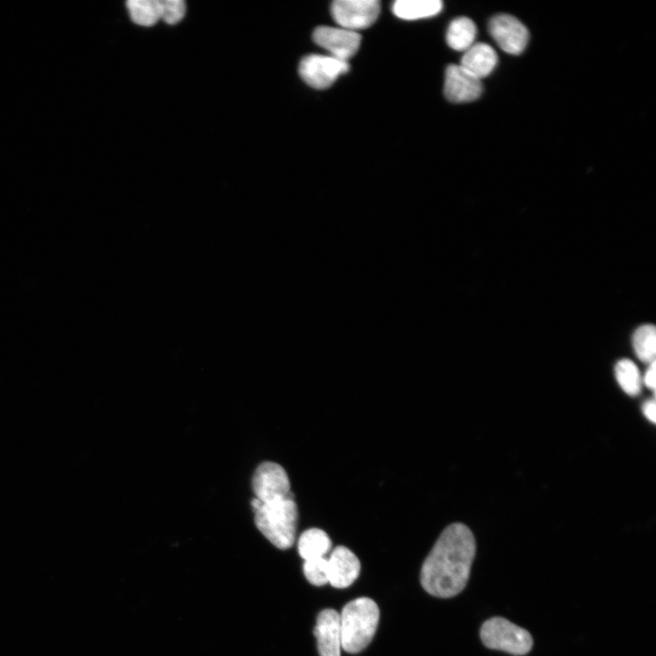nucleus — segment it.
I'll return each instance as SVG.
<instances>
[{"label": "nucleus", "mask_w": 656, "mask_h": 656, "mask_svg": "<svg viewBox=\"0 0 656 656\" xmlns=\"http://www.w3.org/2000/svg\"><path fill=\"white\" fill-rule=\"evenodd\" d=\"M476 553V540L470 528L453 523L440 534L425 558L420 582L432 596L451 598L466 587Z\"/></svg>", "instance_id": "obj_1"}, {"label": "nucleus", "mask_w": 656, "mask_h": 656, "mask_svg": "<svg viewBox=\"0 0 656 656\" xmlns=\"http://www.w3.org/2000/svg\"><path fill=\"white\" fill-rule=\"evenodd\" d=\"M251 505L260 532L276 548H290L295 540L298 522L294 494L290 492L265 501L253 497Z\"/></svg>", "instance_id": "obj_2"}, {"label": "nucleus", "mask_w": 656, "mask_h": 656, "mask_svg": "<svg viewBox=\"0 0 656 656\" xmlns=\"http://www.w3.org/2000/svg\"><path fill=\"white\" fill-rule=\"evenodd\" d=\"M340 614L342 649L357 653L372 641L379 622V608L367 597L356 598L346 603Z\"/></svg>", "instance_id": "obj_3"}, {"label": "nucleus", "mask_w": 656, "mask_h": 656, "mask_svg": "<svg viewBox=\"0 0 656 656\" xmlns=\"http://www.w3.org/2000/svg\"><path fill=\"white\" fill-rule=\"evenodd\" d=\"M480 639L487 648L515 656L528 653L533 646V639L527 630L502 617L486 620L480 629Z\"/></svg>", "instance_id": "obj_4"}, {"label": "nucleus", "mask_w": 656, "mask_h": 656, "mask_svg": "<svg viewBox=\"0 0 656 656\" xmlns=\"http://www.w3.org/2000/svg\"><path fill=\"white\" fill-rule=\"evenodd\" d=\"M349 70V63L331 56L312 54L304 56L299 65L302 79L316 89L330 87L339 76Z\"/></svg>", "instance_id": "obj_5"}, {"label": "nucleus", "mask_w": 656, "mask_h": 656, "mask_svg": "<svg viewBox=\"0 0 656 656\" xmlns=\"http://www.w3.org/2000/svg\"><path fill=\"white\" fill-rule=\"evenodd\" d=\"M331 14L340 27L355 31L371 26L380 14L377 0H335Z\"/></svg>", "instance_id": "obj_6"}, {"label": "nucleus", "mask_w": 656, "mask_h": 656, "mask_svg": "<svg viewBox=\"0 0 656 656\" xmlns=\"http://www.w3.org/2000/svg\"><path fill=\"white\" fill-rule=\"evenodd\" d=\"M488 32L497 46L510 55L522 53L529 38L527 27L507 14L494 15L488 23Z\"/></svg>", "instance_id": "obj_7"}, {"label": "nucleus", "mask_w": 656, "mask_h": 656, "mask_svg": "<svg viewBox=\"0 0 656 656\" xmlns=\"http://www.w3.org/2000/svg\"><path fill=\"white\" fill-rule=\"evenodd\" d=\"M313 39L329 56L348 62L360 46L361 35L343 27L322 26L314 29Z\"/></svg>", "instance_id": "obj_8"}, {"label": "nucleus", "mask_w": 656, "mask_h": 656, "mask_svg": "<svg viewBox=\"0 0 656 656\" xmlns=\"http://www.w3.org/2000/svg\"><path fill=\"white\" fill-rule=\"evenodd\" d=\"M254 498L265 501L292 492L289 477L284 468L274 462L259 465L252 477Z\"/></svg>", "instance_id": "obj_9"}, {"label": "nucleus", "mask_w": 656, "mask_h": 656, "mask_svg": "<svg viewBox=\"0 0 656 656\" xmlns=\"http://www.w3.org/2000/svg\"><path fill=\"white\" fill-rule=\"evenodd\" d=\"M483 90L481 79L460 65H449L445 75L444 93L453 103L471 102L477 99Z\"/></svg>", "instance_id": "obj_10"}, {"label": "nucleus", "mask_w": 656, "mask_h": 656, "mask_svg": "<svg viewBox=\"0 0 656 656\" xmlns=\"http://www.w3.org/2000/svg\"><path fill=\"white\" fill-rule=\"evenodd\" d=\"M329 583L336 589L352 585L358 578L361 564L355 554L344 546H337L327 558Z\"/></svg>", "instance_id": "obj_11"}, {"label": "nucleus", "mask_w": 656, "mask_h": 656, "mask_svg": "<svg viewBox=\"0 0 656 656\" xmlns=\"http://www.w3.org/2000/svg\"><path fill=\"white\" fill-rule=\"evenodd\" d=\"M313 634L317 640L320 656H341L340 614L335 610L324 609L319 612Z\"/></svg>", "instance_id": "obj_12"}, {"label": "nucleus", "mask_w": 656, "mask_h": 656, "mask_svg": "<svg viewBox=\"0 0 656 656\" xmlns=\"http://www.w3.org/2000/svg\"><path fill=\"white\" fill-rule=\"evenodd\" d=\"M497 64L495 49L486 43H476L464 52L460 66L476 77H487Z\"/></svg>", "instance_id": "obj_13"}, {"label": "nucleus", "mask_w": 656, "mask_h": 656, "mask_svg": "<svg viewBox=\"0 0 656 656\" xmlns=\"http://www.w3.org/2000/svg\"><path fill=\"white\" fill-rule=\"evenodd\" d=\"M442 9L443 3L440 0H397L392 6L395 15L405 20L431 17Z\"/></svg>", "instance_id": "obj_14"}, {"label": "nucleus", "mask_w": 656, "mask_h": 656, "mask_svg": "<svg viewBox=\"0 0 656 656\" xmlns=\"http://www.w3.org/2000/svg\"><path fill=\"white\" fill-rule=\"evenodd\" d=\"M331 548L329 536L320 528H309L298 539V552L304 560L325 557Z\"/></svg>", "instance_id": "obj_15"}, {"label": "nucleus", "mask_w": 656, "mask_h": 656, "mask_svg": "<svg viewBox=\"0 0 656 656\" xmlns=\"http://www.w3.org/2000/svg\"><path fill=\"white\" fill-rule=\"evenodd\" d=\"M477 26L473 20L466 16L452 20L446 31L447 45L456 51H466L475 43Z\"/></svg>", "instance_id": "obj_16"}, {"label": "nucleus", "mask_w": 656, "mask_h": 656, "mask_svg": "<svg viewBox=\"0 0 656 656\" xmlns=\"http://www.w3.org/2000/svg\"><path fill=\"white\" fill-rule=\"evenodd\" d=\"M131 20L142 26H151L160 19L159 0H128L126 3Z\"/></svg>", "instance_id": "obj_17"}, {"label": "nucleus", "mask_w": 656, "mask_h": 656, "mask_svg": "<svg viewBox=\"0 0 656 656\" xmlns=\"http://www.w3.org/2000/svg\"><path fill=\"white\" fill-rule=\"evenodd\" d=\"M633 348L636 355L644 363L651 364L655 361L656 331L651 324L640 326L633 334Z\"/></svg>", "instance_id": "obj_18"}, {"label": "nucleus", "mask_w": 656, "mask_h": 656, "mask_svg": "<svg viewBox=\"0 0 656 656\" xmlns=\"http://www.w3.org/2000/svg\"><path fill=\"white\" fill-rule=\"evenodd\" d=\"M615 376L621 389L635 396L641 391V375L636 364L629 359H621L615 365Z\"/></svg>", "instance_id": "obj_19"}, {"label": "nucleus", "mask_w": 656, "mask_h": 656, "mask_svg": "<svg viewBox=\"0 0 656 656\" xmlns=\"http://www.w3.org/2000/svg\"><path fill=\"white\" fill-rule=\"evenodd\" d=\"M302 570L306 579L314 586L329 583L328 563L325 557L304 560Z\"/></svg>", "instance_id": "obj_20"}, {"label": "nucleus", "mask_w": 656, "mask_h": 656, "mask_svg": "<svg viewBox=\"0 0 656 656\" xmlns=\"http://www.w3.org/2000/svg\"><path fill=\"white\" fill-rule=\"evenodd\" d=\"M160 19L169 25L179 23L185 15L186 5L182 0H159Z\"/></svg>", "instance_id": "obj_21"}, {"label": "nucleus", "mask_w": 656, "mask_h": 656, "mask_svg": "<svg viewBox=\"0 0 656 656\" xmlns=\"http://www.w3.org/2000/svg\"><path fill=\"white\" fill-rule=\"evenodd\" d=\"M656 405H655V399L654 397L649 400H646L642 405V413L645 415V417L650 420L651 423H655L656 421Z\"/></svg>", "instance_id": "obj_22"}, {"label": "nucleus", "mask_w": 656, "mask_h": 656, "mask_svg": "<svg viewBox=\"0 0 656 656\" xmlns=\"http://www.w3.org/2000/svg\"><path fill=\"white\" fill-rule=\"evenodd\" d=\"M646 386L654 391L655 389V361L649 364V367L643 377Z\"/></svg>", "instance_id": "obj_23"}]
</instances>
